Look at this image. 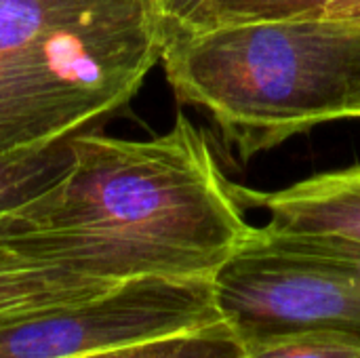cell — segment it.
<instances>
[{"label": "cell", "instance_id": "obj_1", "mask_svg": "<svg viewBox=\"0 0 360 358\" xmlns=\"http://www.w3.org/2000/svg\"><path fill=\"white\" fill-rule=\"evenodd\" d=\"M251 230L207 135L184 114L150 139L84 131L55 175L0 203L11 249L118 285L215 279Z\"/></svg>", "mask_w": 360, "mask_h": 358}, {"label": "cell", "instance_id": "obj_2", "mask_svg": "<svg viewBox=\"0 0 360 358\" xmlns=\"http://www.w3.org/2000/svg\"><path fill=\"white\" fill-rule=\"evenodd\" d=\"M162 49L158 0H0V177L124 108Z\"/></svg>", "mask_w": 360, "mask_h": 358}, {"label": "cell", "instance_id": "obj_3", "mask_svg": "<svg viewBox=\"0 0 360 358\" xmlns=\"http://www.w3.org/2000/svg\"><path fill=\"white\" fill-rule=\"evenodd\" d=\"M165 76L251 158L321 124L360 118V21L228 23L165 38Z\"/></svg>", "mask_w": 360, "mask_h": 358}, {"label": "cell", "instance_id": "obj_4", "mask_svg": "<svg viewBox=\"0 0 360 358\" xmlns=\"http://www.w3.org/2000/svg\"><path fill=\"white\" fill-rule=\"evenodd\" d=\"M215 289L243 340L297 327L360 333V241L253 226Z\"/></svg>", "mask_w": 360, "mask_h": 358}, {"label": "cell", "instance_id": "obj_5", "mask_svg": "<svg viewBox=\"0 0 360 358\" xmlns=\"http://www.w3.org/2000/svg\"><path fill=\"white\" fill-rule=\"evenodd\" d=\"M226 321L215 279H139L91 304L0 329V358H78Z\"/></svg>", "mask_w": 360, "mask_h": 358}, {"label": "cell", "instance_id": "obj_6", "mask_svg": "<svg viewBox=\"0 0 360 358\" xmlns=\"http://www.w3.org/2000/svg\"><path fill=\"white\" fill-rule=\"evenodd\" d=\"M228 190L247 213H264V226L272 230L360 241V165L319 173L274 192L253 190L230 179Z\"/></svg>", "mask_w": 360, "mask_h": 358}, {"label": "cell", "instance_id": "obj_7", "mask_svg": "<svg viewBox=\"0 0 360 358\" xmlns=\"http://www.w3.org/2000/svg\"><path fill=\"white\" fill-rule=\"evenodd\" d=\"M122 285L27 260L0 241V329L91 304Z\"/></svg>", "mask_w": 360, "mask_h": 358}, {"label": "cell", "instance_id": "obj_8", "mask_svg": "<svg viewBox=\"0 0 360 358\" xmlns=\"http://www.w3.org/2000/svg\"><path fill=\"white\" fill-rule=\"evenodd\" d=\"M245 358H360V333L297 327L247 338Z\"/></svg>", "mask_w": 360, "mask_h": 358}, {"label": "cell", "instance_id": "obj_9", "mask_svg": "<svg viewBox=\"0 0 360 358\" xmlns=\"http://www.w3.org/2000/svg\"><path fill=\"white\" fill-rule=\"evenodd\" d=\"M78 358H245V342L228 321H221L198 331Z\"/></svg>", "mask_w": 360, "mask_h": 358}, {"label": "cell", "instance_id": "obj_10", "mask_svg": "<svg viewBox=\"0 0 360 358\" xmlns=\"http://www.w3.org/2000/svg\"><path fill=\"white\" fill-rule=\"evenodd\" d=\"M333 2L335 0H205L200 8L175 32L207 30L245 21L314 19L323 17Z\"/></svg>", "mask_w": 360, "mask_h": 358}, {"label": "cell", "instance_id": "obj_11", "mask_svg": "<svg viewBox=\"0 0 360 358\" xmlns=\"http://www.w3.org/2000/svg\"><path fill=\"white\" fill-rule=\"evenodd\" d=\"M160 13H162V25H165V38L179 30L198 8L205 0H158Z\"/></svg>", "mask_w": 360, "mask_h": 358}, {"label": "cell", "instance_id": "obj_12", "mask_svg": "<svg viewBox=\"0 0 360 358\" xmlns=\"http://www.w3.org/2000/svg\"><path fill=\"white\" fill-rule=\"evenodd\" d=\"M323 17L360 21V0H335V2L325 11Z\"/></svg>", "mask_w": 360, "mask_h": 358}, {"label": "cell", "instance_id": "obj_13", "mask_svg": "<svg viewBox=\"0 0 360 358\" xmlns=\"http://www.w3.org/2000/svg\"><path fill=\"white\" fill-rule=\"evenodd\" d=\"M15 181H17V175H11V177H0V190H4V188H8V186H15ZM2 200V198H0Z\"/></svg>", "mask_w": 360, "mask_h": 358}]
</instances>
